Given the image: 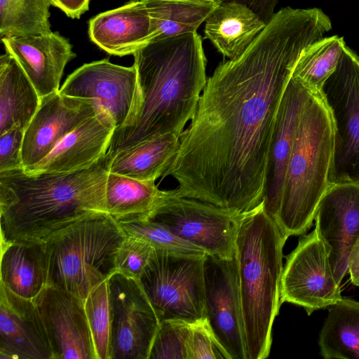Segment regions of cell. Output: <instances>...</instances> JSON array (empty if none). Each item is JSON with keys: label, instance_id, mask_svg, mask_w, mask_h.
I'll return each instance as SVG.
<instances>
[{"label": "cell", "instance_id": "1", "mask_svg": "<svg viewBox=\"0 0 359 359\" xmlns=\"http://www.w3.org/2000/svg\"><path fill=\"white\" fill-rule=\"evenodd\" d=\"M332 29L320 8L285 7L238 57L208 78L163 178L177 193L245 214L263 200L280 103L302 53Z\"/></svg>", "mask_w": 359, "mask_h": 359}, {"label": "cell", "instance_id": "2", "mask_svg": "<svg viewBox=\"0 0 359 359\" xmlns=\"http://www.w3.org/2000/svg\"><path fill=\"white\" fill-rule=\"evenodd\" d=\"M133 55L136 100L127 121L114 132L107 151L112 155L167 133L181 137L208 81L196 32L151 41Z\"/></svg>", "mask_w": 359, "mask_h": 359}, {"label": "cell", "instance_id": "3", "mask_svg": "<svg viewBox=\"0 0 359 359\" xmlns=\"http://www.w3.org/2000/svg\"><path fill=\"white\" fill-rule=\"evenodd\" d=\"M112 157L107 152L92 166L71 172H0L1 243L43 241L81 219L106 212Z\"/></svg>", "mask_w": 359, "mask_h": 359}, {"label": "cell", "instance_id": "4", "mask_svg": "<svg viewBox=\"0 0 359 359\" xmlns=\"http://www.w3.org/2000/svg\"><path fill=\"white\" fill-rule=\"evenodd\" d=\"M287 240L264 202L241 215L235 243L246 359L269 356L280 302L283 248Z\"/></svg>", "mask_w": 359, "mask_h": 359}, {"label": "cell", "instance_id": "5", "mask_svg": "<svg viewBox=\"0 0 359 359\" xmlns=\"http://www.w3.org/2000/svg\"><path fill=\"white\" fill-rule=\"evenodd\" d=\"M333 151L330 111L320 92L311 90L296 131L276 219L285 238L302 235L312 226L329 187Z\"/></svg>", "mask_w": 359, "mask_h": 359}, {"label": "cell", "instance_id": "6", "mask_svg": "<svg viewBox=\"0 0 359 359\" xmlns=\"http://www.w3.org/2000/svg\"><path fill=\"white\" fill-rule=\"evenodd\" d=\"M126 237L106 212L91 215L43 241L47 260V285L86 299L116 269L118 249Z\"/></svg>", "mask_w": 359, "mask_h": 359}, {"label": "cell", "instance_id": "7", "mask_svg": "<svg viewBox=\"0 0 359 359\" xmlns=\"http://www.w3.org/2000/svg\"><path fill=\"white\" fill-rule=\"evenodd\" d=\"M205 255L154 249L137 280L160 322L205 317Z\"/></svg>", "mask_w": 359, "mask_h": 359}, {"label": "cell", "instance_id": "8", "mask_svg": "<svg viewBox=\"0 0 359 359\" xmlns=\"http://www.w3.org/2000/svg\"><path fill=\"white\" fill-rule=\"evenodd\" d=\"M320 92L334 126L329 186L359 183V56L346 44Z\"/></svg>", "mask_w": 359, "mask_h": 359}, {"label": "cell", "instance_id": "9", "mask_svg": "<svg viewBox=\"0 0 359 359\" xmlns=\"http://www.w3.org/2000/svg\"><path fill=\"white\" fill-rule=\"evenodd\" d=\"M168 228L206 255L222 259L235 257V243L241 216L175 189L165 191L153 208L140 214Z\"/></svg>", "mask_w": 359, "mask_h": 359}, {"label": "cell", "instance_id": "10", "mask_svg": "<svg viewBox=\"0 0 359 359\" xmlns=\"http://www.w3.org/2000/svg\"><path fill=\"white\" fill-rule=\"evenodd\" d=\"M314 219L337 283L340 285L348 273L351 283L359 286V183L330 185Z\"/></svg>", "mask_w": 359, "mask_h": 359}, {"label": "cell", "instance_id": "11", "mask_svg": "<svg viewBox=\"0 0 359 359\" xmlns=\"http://www.w3.org/2000/svg\"><path fill=\"white\" fill-rule=\"evenodd\" d=\"M108 281L110 359H149L160 321L138 280L120 271Z\"/></svg>", "mask_w": 359, "mask_h": 359}, {"label": "cell", "instance_id": "12", "mask_svg": "<svg viewBox=\"0 0 359 359\" xmlns=\"http://www.w3.org/2000/svg\"><path fill=\"white\" fill-rule=\"evenodd\" d=\"M341 298L327 248L315 229L301 236L296 248L286 257L280 280V302L300 306L311 315Z\"/></svg>", "mask_w": 359, "mask_h": 359}, {"label": "cell", "instance_id": "13", "mask_svg": "<svg viewBox=\"0 0 359 359\" xmlns=\"http://www.w3.org/2000/svg\"><path fill=\"white\" fill-rule=\"evenodd\" d=\"M205 317L231 359H246L236 258L205 255Z\"/></svg>", "mask_w": 359, "mask_h": 359}, {"label": "cell", "instance_id": "14", "mask_svg": "<svg viewBox=\"0 0 359 359\" xmlns=\"http://www.w3.org/2000/svg\"><path fill=\"white\" fill-rule=\"evenodd\" d=\"M33 300L45 326L53 359H97L84 299L46 285Z\"/></svg>", "mask_w": 359, "mask_h": 359}, {"label": "cell", "instance_id": "15", "mask_svg": "<svg viewBox=\"0 0 359 359\" xmlns=\"http://www.w3.org/2000/svg\"><path fill=\"white\" fill-rule=\"evenodd\" d=\"M101 108L93 100L67 96L60 91L41 97L25 130L23 170L41 162L67 134L97 115Z\"/></svg>", "mask_w": 359, "mask_h": 359}, {"label": "cell", "instance_id": "16", "mask_svg": "<svg viewBox=\"0 0 359 359\" xmlns=\"http://www.w3.org/2000/svg\"><path fill=\"white\" fill-rule=\"evenodd\" d=\"M70 97L93 100L112 117L116 128L130 115L137 95V71L107 59L86 63L72 72L59 90Z\"/></svg>", "mask_w": 359, "mask_h": 359}, {"label": "cell", "instance_id": "17", "mask_svg": "<svg viewBox=\"0 0 359 359\" xmlns=\"http://www.w3.org/2000/svg\"><path fill=\"white\" fill-rule=\"evenodd\" d=\"M311 91L300 81L291 77L276 115L262 200L265 210L276 222L296 131Z\"/></svg>", "mask_w": 359, "mask_h": 359}, {"label": "cell", "instance_id": "18", "mask_svg": "<svg viewBox=\"0 0 359 359\" xmlns=\"http://www.w3.org/2000/svg\"><path fill=\"white\" fill-rule=\"evenodd\" d=\"M0 359H53L48 334L33 299L0 283Z\"/></svg>", "mask_w": 359, "mask_h": 359}, {"label": "cell", "instance_id": "19", "mask_svg": "<svg viewBox=\"0 0 359 359\" xmlns=\"http://www.w3.org/2000/svg\"><path fill=\"white\" fill-rule=\"evenodd\" d=\"M40 97L59 91L66 65L76 57L68 39L58 32L1 38Z\"/></svg>", "mask_w": 359, "mask_h": 359}, {"label": "cell", "instance_id": "20", "mask_svg": "<svg viewBox=\"0 0 359 359\" xmlns=\"http://www.w3.org/2000/svg\"><path fill=\"white\" fill-rule=\"evenodd\" d=\"M116 129L109 113H99L67 134L41 162L27 174L71 172L92 166L104 156Z\"/></svg>", "mask_w": 359, "mask_h": 359}, {"label": "cell", "instance_id": "21", "mask_svg": "<svg viewBox=\"0 0 359 359\" xmlns=\"http://www.w3.org/2000/svg\"><path fill=\"white\" fill-rule=\"evenodd\" d=\"M90 40L111 55L134 54L150 42L151 20L142 0H133L89 21Z\"/></svg>", "mask_w": 359, "mask_h": 359}, {"label": "cell", "instance_id": "22", "mask_svg": "<svg viewBox=\"0 0 359 359\" xmlns=\"http://www.w3.org/2000/svg\"><path fill=\"white\" fill-rule=\"evenodd\" d=\"M0 283L14 294L34 299L47 285L43 241L1 243Z\"/></svg>", "mask_w": 359, "mask_h": 359}, {"label": "cell", "instance_id": "23", "mask_svg": "<svg viewBox=\"0 0 359 359\" xmlns=\"http://www.w3.org/2000/svg\"><path fill=\"white\" fill-rule=\"evenodd\" d=\"M266 24L250 7L222 1L205 20V38L229 60L240 56Z\"/></svg>", "mask_w": 359, "mask_h": 359}, {"label": "cell", "instance_id": "24", "mask_svg": "<svg viewBox=\"0 0 359 359\" xmlns=\"http://www.w3.org/2000/svg\"><path fill=\"white\" fill-rule=\"evenodd\" d=\"M41 97L16 60L0 57V134L13 127L25 130L36 112Z\"/></svg>", "mask_w": 359, "mask_h": 359}, {"label": "cell", "instance_id": "25", "mask_svg": "<svg viewBox=\"0 0 359 359\" xmlns=\"http://www.w3.org/2000/svg\"><path fill=\"white\" fill-rule=\"evenodd\" d=\"M180 139L177 134L167 133L121 150L113 155L109 172L155 182L172 162Z\"/></svg>", "mask_w": 359, "mask_h": 359}, {"label": "cell", "instance_id": "26", "mask_svg": "<svg viewBox=\"0 0 359 359\" xmlns=\"http://www.w3.org/2000/svg\"><path fill=\"white\" fill-rule=\"evenodd\" d=\"M151 20L150 42L195 32L222 1L142 0Z\"/></svg>", "mask_w": 359, "mask_h": 359}, {"label": "cell", "instance_id": "27", "mask_svg": "<svg viewBox=\"0 0 359 359\" xmlns=\"http://www.w3.org/2000/svg\"><path fill=\"white\" fill-rule=\"evenodd\" d=\"M320 333V353L325 359H359V302L342 297L329 306Z\"/></svg>", "mask_w": 359, "mask_h": 359}, {"label": "cell", "instance_id": "28", "mask_svg": "<svg viewBox=\"0 0 359 359\" xmlns=\"http://www.w3.org/2000/svg\"><path fill=\"white\" fill-rule=\"evenodd\" d=\"M165 191L154 181H142L109 172L105 190L106 212L119 221L150 210Z\"/></svg>", "mask_w": 359, "mask_h": 359}, {"label": "cell", "instance_id": "29", "mask_svg": "<svg viewBox=\"0 0 359 359\" xmlns=\"http://www.w3.org/2000/svg\"><path fill=\"white\" fill-rule=\"evenodd\" d=\"M50 0H0L1 39L50 33Z\"/></svg>", "mask_w": 359, "mask_h": 359}, {"label": "cell", "instance_id": "30", "mask_svg": "<svg viewBox=\"0 0 359 359\" xmlns=\"http://www.w3.org/2000/svg\"><path fill=\"white\" fill-rule=\"evenodd\" d=\"M345 45L344 38L337 35L323 37L302 53L292 77L310 89L320 91L335 70Z\"/></svg>", "mask_w": 359, "mask_h": 359}, {"label": "cell", "instance_id": "31", "mask_svg": "<svg viewBox=\"0 0 359 359\" xmlns=\"http://www.w3.org/2000/svg\"><path fill=\"white\" fill-rule=\"evenodd\" d=\"M126 235L149 243L154 249L205 255L201 248L187 242L163 225L138 215L117 221Z\"/></svg>", "mask_w": 359, "mask_h": 359}, {"label": "cell", "instance_id": "32", "mask_svg": "<svg viewBox=\"0 0 359 359\" xmlns=\"http://www.w3.org/2000/svg\"><path fill=\"white\" fill-rule=\"evenodd\" d=\"M97 359H110L111 311L108 281L91 291L84 300Z\"/></svg>", "mask_w": 359, "mask_h": 359}, {"label": "cell", "instance_id": "33", "mask_svg": "<svg viewBox=\"0 0 359 359\" xmlns=\"http://www.w3.org/2000/svg\"><path fill=\"white\" fill-rule=\"evenodd\" d=\"M189 325L190 323L180 320L161 321L149 359H187Z\"/></svg>", "mask_w": 359, "mask_h": 359}, {"label": "cell", "instance_id": "34", "mask_svg": "<svg viewBox=\"0 0 359 359\" xmlns=\"http://www.w3.org/2000/svg\"><path fill=\"white\" fill-rule=\"evenodd\" d=\"M186 352L187 359H231L206 317L190 323Z\"/></svg>", "mask_w": 359, "mask_h": 359}, {"label": "cell", "instance_id": "35", "mask_svg": "<svg viewBox=\"0 0 359 359\" xmlns=\"http://www.w3.org/2000/svg\"><path fill=\"white\" fill-rule=\"evenodd\" d=\"M154 249L149 243L126 235L117 252L116 271L138 279Z\"/></svg>", "mask_w": 359, "mask_h": 359}, {"label": "cell", "instance_id": "36", "mask_svg": "<svg viewBox=\"0 0 359 359\" xmlns=\"http://www.w3.org/2000/svg\"><path fill=\"white\" fill-rule=\"evenodd\" d=\"M24 135L25 129L17 126L0 134V172L23 170Z\"/></svg>", "mask_w": 359, "mask_h": 359}, {"label": "cell", "instance_id": "37", "mask_svg": "<svg viewBox=\"0 0 359 359\" xmlns=\"http://www.w3.org/2000/svg\"><path fill=\"white\" fill-rule=\"evenodd\" d=\"M51 5L71 18H80L89 8L90 0H50Z\"/></svg>", "mask_w": 359, "mask_h": 359}, {"label": "cell", "instance_id": "38", "mask_svg": "<svg viewBox=\"0 0 359 359\" xmlns=\"http://www.w3.org/2000/svg\"><path fill=\"white\" fill-rule=\"evenodd\" d=\"M236 1L245 4L254 11L267 24L274 15L278 0H223Z\"/></svg>", "mask_w": 359, "mask_h": 359}, {"label": "cell", "instance_id": "39", "mask_svg": "<svg viewBox=\"0 0 359 359\" xmlns=\"http://www.w3.org/2000/svg\"><path fill=\"white\" fill-rule=\"evenodd\" d=\"M186 1H215L218 0H186Z\"/></svg>", "mask_w": 359, "mask_h": 359}]
</instances>
